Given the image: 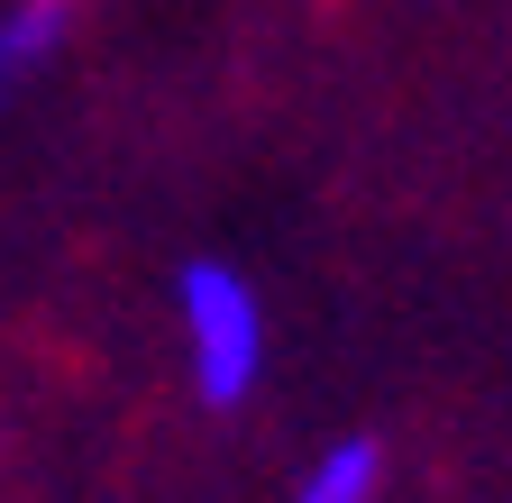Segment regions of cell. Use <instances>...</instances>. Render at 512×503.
Wrapping results in <instances>:
<instances>
[{"instance_id":"6da1fadb","label":"cell","mask_w":512,"mask_h":503,"mask_svg":"<svg viewBox=\"0 0 512 503\" xmlns=\"http://www.w3.org/2000/svg\"><path fill=\"white\" fill-rule=\"evenodd\" d=\"M174 321H183V375L211 412H238L266 375V302L220 257H192L174 275Z\"/></svg>"},{"instance_id":"7a4b0ae2","label":"cell","mask_w":512,"mask_h":503,"mask_svg":"<svg viewBox=\"0 0 512 503\" xmlns=\"http://www.w3.org/2000/svg\"><path fill=\"white\" fill-rule=\"evenodd\" d=\"M74 37V0H10V19H0V74L28 83L46 55H64Z\"/></svg>"},{"instance_id":"3957f363","label":"cell","mask_w":512,"mask_h":503,"mask_svg":"<svg viewBox=\"0 0 512 503\" xmlns=\"http://www.w3.org/2000/svg\"><path fill=\"white\" fill-rule=\"evenodd\" d=\"M375 485H384L375 439H339V449H320V467L293 485V503H375Z\"/></svg>"}]
</instances>
